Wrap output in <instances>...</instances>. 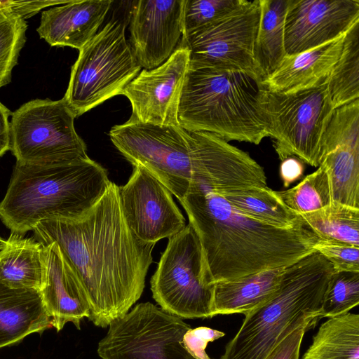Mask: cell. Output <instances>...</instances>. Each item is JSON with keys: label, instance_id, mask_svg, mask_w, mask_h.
<instances>
[{"label": "cell", "instance_id": "cell-1", "mask_svg": "<svg viewBox=\"0 0 359 359\" xmlns=\"http://www.w3.org/2000/svg\"><path fill=\"white\" fill-rule=\"evenodd\" d=\"M33 231L42 245L59 246L84 289L88 318L95 326L108 327L140 298L155 244L142 241L128 227L115 183L82 216L45 220Z\"/></svg>", "mask_w": 359, "mask_h": 359}, {"label": "cell", "instance_id": "cell-2", "mask_svg": "<svg viewBox=\"0 0 359 359\" xmlns=\"http://www.w3.org/2000/svg\"><path fill=\"white\" fill-rule=\"evenodd\" d=\"M180 202L200 241L206 285L287 266L312 252L319 238L303 220L290 228L272 226L198 187Z\"/></svg>", "mask_w": 359, "mask_h": 359}, {"label": "cell", "instance_id": "cell-3", "mask_svg": "<svg viewBox=\"0 0 359 359\" xmlns=\"http://www.w3.org/2000/svg\"><path fill=\"white\" fill-rule=\"evenodd\" d=\"M110 183L107 170L89 157L44 165L16 162L0 202V219L11 233L22 236L45 220L76 219Z\"/></svg>", "mask_w": 359, "mask_h": 359}, {"label": "cell", "instance_id": "cell-4", "mask_svg": "<svg viewBox=\"0 0 359 359\" xmlns=\"http://www.w3.org/2000/svg\"><path fill=\"white\" fill-rule=\"evenodd\" d=\"M264 89L257 76L243 70L189 66L180 100L179 126L227 142L257 145L269 137L262 105Z\"/></svg>", "mask_w": 359, "mask_h": 359}, {"label": "cell", "instance_id": "cell-5", "mask_svg": "<svg viewBox=\"0 0 359 359\" xmlns=\"http://www.w3.org/2000/svg\"><path fill=\"white\" fill-rule=\"evenodd\" d=\"M334 270L313 250L285 266L278 288L245 316L220 359H266L291 330L310 318L320 320L323 296Z\"/></svg>", "mask_w": 359, "mask_h": 359}, {"label": "cell", "instance_id": "cell-6", "mask_svg": "<svg viewBox=\"0 0 359 359\" xmlns=\"http://www.w3.org/2000/svg\"><path fill=\"white\" fill-rule=\"evenodd\" d=\"M140 69L126 41V24L113 19L79 50L62 98L78 117L120 95Z\"/></svg>", "mask_w": 359, "mask_h": 359}, {"label": "cell", "instance_id": "cell-7", "mask_svg": "<svg viewBox=\"0 0 359 359\" xmlns=\"http://www.w3.org/2000/svg\"><path fill=\"white\" fill-rule=\"evenodd\" d=\"M262 105L280 160L296 156L318 167L322 137L334 109L327 82L292 93L264 88Z\"/></svg>", "mask_w": 359, "mask_h": 359}, {"label": "cell", "instance_id": "cell-8", "mask_svg": "<svg viewBox=\"0 0 359 359\" xmlns=\"http://www.w3.org/2000/svg\"><path fill=\"white\" fill-rule=\"evenodd\" d=\"M76 116L63 98L34 99L12 112L10 151L16 162L44 165L86 158L74 127Z\"/></svg>", "mask_w": 359, "mask_h": 359}, {"label": "cell", "instance_id": "cell-9", "mask_svg": "<svg viewBox=\"0 0 359 359\" xmlns=\"http://www.w3.org/2000/svg\"><path fill=\"white\" fill-rule=\"evenodd\" d=\"M110 139L133 166L157 178L179 201L194 185L187 131L179 126L127 121L109 131Z\"/></svg>", "mask_w": 359, "mask_h": 359}, {"label": "cell", "instance_id": "cell-10", "mask_svg": "<svg viewBox=\"0 0 359 359\" xmlns=\"http://www.w3.org/2000/svg\"><path fill=\"white\" fill-rule=\"evenodd\" d=\"M150 283L165 312L186 319L213 317L212 285L202 281L201 247L189 223L168 238Z\"/></svg>", "mask_w": 359, "mask_h": 359}, {"label": "cell", "instance_id": "cell-11", "mask_svg": "<svg viewBox=\"0 0 359 359\" xmlns=\"http://www.w3.org/2000/svg\"><path fill=\"white\" fill-rule=\"evenodd\" d=\"M108 327L97 345L101 359H196L182 342L190 325L151 302L135 305Z\"/></svg>", "mask_w": 359, "mask_h": 359}, {"label": "cell", "instance_id": "cell-12", "mask_svg": "<svg viewBox=\"0 0 359 359\" xmlns=\"http://www.w3.org/2000/svg\"><path fill=\"white\" fill-rule=\"evenodd\" d=\"M260 11L259 0H239L220 17L182 36L189 66L240 69L260 79L254 59Z\"/></svg>", "mask_w": 359, "mask_h": 359}, {"label": "cell", "instance_id": "cell-13", "mask_svg": "<svg viewBox=\"0 0 359 359\" xmlns=\"http://www.w3.org/2000/svg\"><path fill=\"white\" fill-rule=\"evenodd\" d=\"M119 198L128 227L144 243L156 244L186 226L171 192L142 166H133L128 181L119 187Z\"/></svg>", "mask_w": 359, "mask_h": 359}, {"label": "cell", "instance_id": "cell-14", "mask_svg": "<svg viewBox=\"0 0 359 359\" xmlns=\"http://www.w3.org/2000/svg\"><path fill=\"white\" fill-rule=\"evenodd\" d=\"M194 183L216 193L267 186L264 168L248 153L208 132H189Z\"/></svg>", "mask_w": 359, "mask_h": 359}, {"label": "cell", "instance_id": "cell-15", "mask_svg": "<svg viewBox=\"0 0 359 359\" xmlns=\"http://www.w3.org/2000/svg\"><path fill=\"white\" fill-rule=\"evenodd\" d=\"M189 67V50L182 43L163 64L143 69L122 90L132 107L128 119L143 123L179 126L178 109Z\"/></svg>", "mask_w": 359, "mask_h": 359}, {"label": "cell", "instance_id": "cell-16", "mask_svg": "<svg viewBox=\"0 0 359 359\" xmlns=\"http://www.w3.org/2000/svg\"><path fill=\"white\" fill-rule=\"evenodd\" d=\"M320 164L327 168L333 202L359 209V99L334 109Z\"/></svg>", "mask_w": 359, "mask_h": 359}, {"label": "cell", "instance_id": "cell-17", "mask_svg": "<svg viewBox=\"0 0 359 359\" xmlns=\"http://www.w3.org/2000/svg\"><path fill=\"white\" fill-rule=\"evenodd\" d=\"M357 21L358 0H289L284 24L286 55L333 41Z\"/></svg>", "mask_w": 359, "mask_h": 359}, {"label": "cell", "instance_id": "cell-18", "mask_svg": "<svg viewBox=\"0 0 359 359\" xmlns=\"http://www.w3.org/2000/svg\"><path fill=\"white\" fill-rule=\"evenodd\" d=\"M185 0L134 1L130 17V41L133 53L144 69L165 62L184 34Z\"/></svg>", "mask_w": 359, "mask_h": 359}, {"label": "cell", "instance_id": "cell-19", "mask_svg": "<svg viewBox=\"0 0 359 359\" xmlns=\"http://www.w3.org/2000/svg\"><path fill=\"white\" fill-rule=\"evenodd\" d=\"M43 277L39 292L51 326L57 331L72 323L80 330L89 316L84 289L73 268L55 243L43 245Z\"/></svg>", "mask_w": 359, "mask_h": 359}, {"label": "cell", "instance_id": "cell-20", "mask_svg": "<svg viewBox=\"0 0 359 359\" xmlns=\"http://www.w3.org/2000/svg\"><path fill=\"white\" fill-rule=\"evenodd\" d=\"M113 1H72L41 13L36 31L51 46L79 50L97 34Z\"/></svg>", "mask_w": 359, "mask_h": 359}, {"label": "cell", "instance_id": "cell-21", "mask_svg": "<svg viewBox=\"0 0 359 359\" xmlns=\"http://www.w3.org/2000/svg\"><path fill=\"white\" fill-rule=\"evenodd\" d=\"M346 34L316 48L285 55L278 67L262 81L273 92L292 93L327 83L342 50Z\"/></svg>", "mask_w": 359, "mask_h": 359}, {"label": "cell", "instance_id": "cell-22", "mask_svg": "<svg viewBox=\"0 0 359 359\" xmlns=\"http://www.w3.org/2000/svg\"><path fill=\"white\" fill-rule=\"evenodd\" d=\"M50 327L39 291L0 283V348Z\"/></svg>", "mask_w": 359, "mask_h": 359}, {"label": "cell", "instance_id": "cell-23", "mask_svg": "<svg viewBox=\"0 0 359 359\" xmlns=\"http://www.w3.org/2000/svg\"><path fill=\"white\" fill-rule=\"evenodd\" d=\"M285 267L213 284L212 316L245 315L266 302L278 288Z\"/></svg>", "mask_w": 359, "mask_h": 359}, {"label": "cell", "instance_id": "cell-24", "mask_svg": "<svg viewBox=\"0 0 359 359\" xmlns=\"http://www.w3.org/2000/svg\"><path fill=\"white\" fill-rule=\"evenodd\" d=\"M43 245L34 237L11 233L0 248V283L39 291L43 277Z\"/></svg>", "mask_w": 359, "mask_h": 359}, {"label": "cell", "instance_id": "cell-25", "mask_svg": "<svg viewBox=\"0 0 359 359\" xmlns=\"http://www.w3.org/2000/svg\"><path fill=\"white\" fill-rule=\"evenodd\" d=\"M260 18L254 59L262 81L271 75L286 55L284 24L289 0H259Z\"/></svg>", "mask_w": 359, "mask_h": 359}, {"label": "cell", "instance_id": "cell-26", "mask_svg": "<svg viewBox=\"0 0 359 359\" xmlns=\"http://www.w3.org/2000/svg\"><path fill=\"white\" fill-rule=\"evenodd\" d=\"M302 359H359V315L347 313L329 318Z\"/></svg>", "mask_w": 359, "mask_h": 359}, {"label": "cell", "instance_id": "cell-27", "mask_svg": "<svg viewBox=\"0 0 359 359\" xmlns=\"http://www.w3.org/2000/svg\"><path fill=\"white\" fill-rule=\"evenodd\" d=\"M215 192V191H214ZM243 214L268 224L290 228L302 221L268 186L217 193Z\"/></svg>", "mask_w": 359, "mask_h": 359}, {"label": "cell", "instance_id": "cell-28", "mask_svg": "<svg viewBox=\"0 0 359 359\" xmlns=\"http://www.w3.org/2000/svg\"><path fill=\"white\" fill-rule=\"evenodd\" d=\"M327 88L334 109L359 99V21L346 33Z\"/></svg>", "mask_w": 359, "mask_h": 359}, {"label": "cell", "instance_id": "cell-29", "mask_svg": "<svg viewBox=\"0 0 359 359\" xmlns=\"http://www.w3.org/2000/svg\"><path fill=\"white\" fill-rule=\"evenodd\" d=\"M319 238L335 240L359 247V209L332 203L299 215Z\"/></svg>", "mask_w": 359, "mask_h": 359}, {"label": "cell", "instance_id": "cell-30", "mask_svg": "<svg viewBox=\"0 0 359 359\" xmlns=\"http://www.w3.org/2000/svg\"><path fill=\"white\" fill-rule=\"evenodd\" d=\"M276 193L289 209L298 215L319 210L333 203L330 176L327 167L323 164L295 187Z\"/></svg>", "mask_w": 359, "mask_h": 359}, {"label": "cell", "instance_id": "cell-31", "mask_svg": "<svg viewBox=\"0 0 359 359\" xmlns=\"http://www.w3.org/2000/svg\"><path fill=\"white\" fill-rule=\"evenodd\" d=\"M359 304V272L334 271L325 292L320 318L346 314Z\"/></svg>", "mask_w": 359, "mask_h": 359}, {"label": "cell", "instance_id": "cell-32", "mask_svg": "<svg viewBox=\"0 0 359 359\" xmlns=\"http://www.w3.org/2000/svg\"><path fill=\"white\" fill-rule=\"evenodd\" d=\"M27 24L13 18L0 20V88L11 81L20 50L26 42Z\"/></svg>", "mask_w": 359, "mask_h": 359}, {"label": "cell", "instance_id": "cell-33", "mask_svg": "<svg viewBox=\"0 0 359 359\" xmlns=\"http://www.w3.org/2000/svg\"><path fill=\"white\" fill-rule=\"evenodd\" d=\"M238 2L239 0H185L183 36L215 20Z\"/></svg>", "mask_w": 359, "mask_h": 359}, {"label": "cell", "instance_id": "cell-34", "mask_svg": "<svg viewBox=\"0 0 359 359\" xmlns=\"http://www.w3.org/2000/svg\"><path fill=\"white\" fill-rule=\"evenodd\" d=\"M313 249L332 264L334 271L359 272L358 246L335 240L318 238Z\"/></svg>", "mask_w": 359, "mask_h": 359}, {"label": "cell", "instance_id": "cell-35", "mask_svg": "<svg viewBox=\"0 0 359 359\" xmlns=\"http://www.w3.org/2000/svg\"><path fill=\"white\" fill-rule=\"evenodd\" d=\"M319 320L307 319L288 332L276 346L266 359H299L305 332L315 327Z\"/></svg>", "mask_w": 359, "mask_h": 359}, {"label": "cell", "instance_id": "cell-36", "mask_svg": "<svg viewBox=\"0 0 359 359\" xmlns=\"http://www.w3.org/2000/svg\"><path fill=\"white\" fill-rule=\"evenodd\" d=\"M69 1V0L0 1V20L13 18L25 20L45 8L64 4Z\"/></svg>", "mask_w": 359, "mask_h": 359}, {"label": "cell", "instance_id": "cell-37", "mask_svg": "<svg viewBox=\"0 0 359 359\" xmlns=\"http://www.w3.org/2000/svg\"><path fill=\"white\" fill-rule=\"evenodd\" d=\"M225 335V333L207 327L189 329L182 337L185 349L196 359H211L205 348L209 342L214 341Z\"/></svg>", "mask_w": 359, "mask_h": 359}, {"label": "cell", "instance_id": "cell-38", "mask_svg": "<svg viewBox=\"0 0 359 359\" xmlns=\"http://www.w3.org/2000/svg\"><path fill=\"white\" fill-rule=\"evenodd\" d=\"M304 172L303 162L294 156H289L281 161L280 176L283 186L287 188L291 184L300 179Z\"/></svg>", "mask_w": 359, "mask_h": 359}, {"label": "cell", "instance_id": "cell-39", "mask_svg": "<svg viewBox=\"0 0 359 359\" xmlns=\"http://www.w3.org/2000/svg\"><path fill=\"white\" fill-rule=\"evenodd\" d=\"M12 112L0 102V157L8 151L11 145V123Z\"/></svg>", "mask_w": 359, "mask_h": 359}, {"label": "cell", "instance_id": "cell-40", "mask_svg": "<svg viewBox=\"0 0 359 359\" xmlns=\"http://www.w3.org/2000/svg\"><path fill=\"white\" fill-rule=\"evenodd\" d=\"M4 240L0 236V248H1Z\"/></svg>", "mask_w": 359, "mask_h": 359}]
</instances>
